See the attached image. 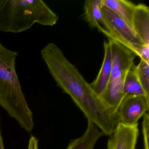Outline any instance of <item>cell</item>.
<instances>
[{
    "mask_svg": "<svg viewBox=\"0 0 149 149\" xmlns=\"http://www.w3.org/2000/svg\"><path fill=\"white\" fill-rule=\"evenodd\" d=\"M40 54L57 85L70 97L88 121L100 129L104 135L110 136L119 123L116 111L93 90L55 43H48Z\"/></svg>",
    "mask_w": 149,
    "mask_h": 149,
    "instance_id": "cell-1",
    "label": "cell"
},
{
    "mask_svg": "<svg viewBox=\"0 0 149 149\" xmlns=\"http://www.w3.org/2000/svg\"><path fill=\"white\" fill-rule=\"evenodd\" d=\"M18 53L0 42V106L20 126L27 132L34 127L33 112L29 109L16 72Z\"/></svg>",
    "mask_w": 149,
    "mask_h": 149,
    "instance_id": "cell-2",
    "label": "cell"
},
{
    "mask_svg": "<svg viewBox=\"0 0 149 149\" xmlns=\"http://www.w3.org/2000/svg\"><path fill=\"white\" fill-rule=\"evenodd\" d=\"M59 16L41 0H0V31L18 33L35 24L56 25Z\"/></svg>",
    "mask_w": 149,
    "mask_h": 149,
    "instance_id": "cell-3",
    "label": "cell"
},
{
    "mask_svg": "<svg viewBox=\"0 0 149 149\" xmlns=\"http://www.w3.org/2000/svg\"><path fill=\"white\" fill-rule=\"evenodd\" d=\"M112 57V68L109 81L101 97L116 111L125 97L123 92L124 82L129 70L133 68L136 56L116 41L109 39Z\"/></svg>",
    "mask_w": 149,
    "mask_h": 149,
    "instance_id": "cell-4",
    "label": "cell"
},
{
    "mask_svg": "<svg viewBox=\"0 0 149 149\" xmlns=\"http://www.w3.org/2000/svg\"><path fill=\"white\" fill-rule=\"evenodd\" d=\"M102 11L109 32V39L117 42L137 56L139 48L144 44L139 39L133 29L110 9L102 7Z\"/></svg>",
    "mask_w": 149,
    "mask_h": 149,
    "instance_id": "cell-5",
    "label": "cell"
},
{
    "mask_svg": "<svg viewBox=\"0 0 149 149\" xmlns=\"http://www.w3.org/2000/svg\"><path fill=\"white\" fill-rule=\"evenodd\" d=\"M149 109V97L145 95H127L124 97L116 112L119 122L132 125L146 113Z\"/></svg>",
    "mask_w": 149,
    "mask_h": 149,
    "instance_id": "cell-6",
    "label": "cell"
},
{
    "mask_svg": "<svg viewBox=\"0 0 149 149\" xmlns=\"http://www.w3.org/2000/svg\"><path fill=\"white\" fill-rule=\"evenodd\" d=\"M139 133L138 124L119 122L108 140L107 149H135Z\"/></svg>",
    "mask_w": 149,
    "mask_h": 149,
    "instance_id": "cell-7",
    "label": "cell"
},
{
    "mask_svg": "<svg viewBox=\"0 0 149 149\" xmlns=\"http://www.w3.org/2000/svg\"><path fill=\"white\" fill-rule=\"evenodd\" d=\"M104 57L102 67L95 80L90 84L93 90L100 97L105 91L109 81L112 68V57L109 42H104Z\"/></svg>",
    "mask_w": 149,
    "mask_h": 149,
    "instance_id": "cell-8",
    "label": "cell"
},
{
    "mask_svg": "<svg viewBox=\"0 0 149 149\" xmlns=\"http://www.w3.org/2000/svg\"><path fill=\"white\" fill-rule=\"evenodd\" d=\"M84 7V18L89 25L93 28L97 29L109 39V32L102 13L101 0H86Z\"/></svg>",
    "mask_w": 149,
    "mask_h": 149,
    "instance_id": "cell-9",
    "label": "cell"
},
{
    "mask_svg": "<svg viewBox=\"0 0 149 149\" xmlns=\"http://www.w3.org/2000/svg\"><path fill=\"white\" fill-rule=\"evenodd\" d=\"M132 29L140 41L149 45V8L146 5H136L132 19Z\"/></svg>",
    "mask_w": 149,
    "mask_h": 149,
    "instance_id": "cell-10",
    "label": "cell"
},
{
    "mask_svg": "<svg viewBox=\"0 0 149 149\" xmlns=\"http://www.w3.org/2000/svg\"><path fill=\"white\" fill-rule=\"evenodd\" d=\"M101 6L113 11L132 28L136 4L126 0H101Z\"/></svg>",
    "mask_w": 149,
    "mask_h": 149,
    "instance_id": "cell-11",
    "label": "cell"
},
{
    "mask_svg": "<svg viewBox=\"0 0 149 149\" xmlns=\"http://www.w3.org/2000/svg\"><path fill=\"white\" fill-rule=\"evenodd\" d=\"M103 135V133L93 123L88 121L87 130L83 135L71 140L67 149H94L98 139Z\"/></svg>",
    "mask_w": 149,
    "mask_h": 149,
    "instance_id": "cell-12",
    "label": "cell"
},
{
    "mask_svg": "<svg viewBox=\"0 0 149 149\" xmlns=\"http://www.w3.org/2000/svg\"><path fill=\"white\" fill-rule=\"evenodd\" d=\"M123 92L125 96L127 95L146 96L133 68L129 70L126 74L124 82Z\"/></svg>",
    "mask_w": 149,
    "mask_h": 149,
    "instance_id": "cell-13",
    "label": "cell"
},
{
    "mask_svg": "<svg viewBox=\"0 0 149 149\" xmlns=\"http://www.w3.org/2000/svg\"><path fill=\"white\" fill-rule=\"evenodd\" d=\"M133 70L146 95L149 97V63L140 59L139 63Z\"/></svg>",
    "mask_w": 149,
    "mask_h": 149,
    "instance_id": "cell-14",
    "label": "cell"
},
{
    "mask_svg": "<svg viewBox=\"0 0 149 149\" xmlns=\"http://www.w3.org/2000/svg\"><path fill=\"white\" fill-rule=\"evenodd\" d=\"M142 131L144 149H149V116L148 113H146L143 116Z\"/></svg>",
    "mask_w": 149,
    "mask_h": 149,
    "instance_id": "cell-15",
    "label": "cell"
},
{
    "mask_svg": "<svg viewBox=\"0 0 149 149\" xmlns=\"http://www.w3.org/2000/svg\"><path fill=\"white\" fill-rule=\"evenodd\" d=\"M28 149H38V141L35 137L32 136L30 138Z\"/></svg>",
    "mask_w": 149,
    "mask_h": 149,
    "instance_id": "cell-16",
    "label": "cell"
},
{
    "mask_svg": "<svg viewBox=\"0 0 149 149\" xmlns=\"http://www.w3.org/2000/svg\"><path fill=\"white\" fill-rule=\"evenodd\" d=\"M0 149H5L3 140H2V136H1V126H0Z\"/></svg>",
    "mask_w": 149,
    "mask_h": 149,
    "instance_id": "cell-17",
    "label": "cell"
}]
</instances>
